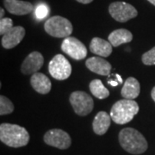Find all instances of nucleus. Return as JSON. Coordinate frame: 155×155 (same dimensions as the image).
<instances>
[{
    "label": "nucleus",
    "instance_id": "5701e85b",
    "mask_svg": "<svg viewBox=\"0 0 155 155\" xmlns=\"http://www.w3.org/2000/svg\"><path fill=\"white\" fill-rule=\"evenodd\" d=\"M48 14V8L46 5H39L35 10V16L39 19H43Z\"/></svg>",
    "mask_w": 155,
    "mask_h": 155
},
{
    "label": "nucleus",
    "instance_id": "f03ea898",
    "mask_svg": "<svg viewBox=\"0 0 155 155\" xmlns=\"http://www.w3.org/2000/svg\"><path fill=\"white\" fill-rule=\"evenodd\" d=\"M0 140L11 147H21L28 144L29 134L26 128L17 124L2 123L0 125Z\"/></svg>",
    "mask_w": 155,
    "mask_h": 155
},
{
    "label": "nucleus",
    "instance_id": "f3484780",
    "mask_svg": "<svg viewBox=\"0 0 155 155\" xmlns=\"http://www.w3.org/2000/svg\"><path fill=\"white\" fill-rule=\"evenodd\" d=\"M140 92V85L139 81L133 77L127 78L123 84L121 91L122 96L125 99H135Z\"/></svg>",
    "mask_w": 155,
    "mask_h": 155
},
{
    "label": "nucleus",
    "instance_id": "6e6552de",
    "mask_svg": "<svg viewBox=\"0 0 155 155\" xmlns=\"http://www.w3.org/2000/svg\"><path fill=\"white\" fill-rule=\"evenodd\" d=\"M43 140L47 145L61 150L67 149L72 144L70 135L66 131L59 128L48 130L44 134Z\"/></svg>",
    "mask_w": 155,
    "mask_h": 155
},
{
    "label": "nucleus",
    "instance_id": "4be33fe9",
    "mask_svg": "<svg viewBox=\"0 0 155 155\" xmlns=\"http://www.w3.org/2000/svg\"><path fill=\"white\" fill-rule=\"evenodd\" d=\"M13 21L11 18L5 17L0 20V34L1 35H4L5 34L13 28Z\"/></svg>",
    "mask_w": 155,
    "mask_h": 155
},
{
    "label": "nucleus",
    "instance_id": "4468645a",
    "mask_svg": "<svg viewBox=\"0 0 155 155\" xmlns=\"http://www.w3.org/2000/svg\"><path fill=\"white\" fill-rule=\"evenodd\" d=\"M30 84L34 90L40 94H48L52 88L49 78L41 72L34 73L30 78Z\"/></svg>",
    "mask_w": 155,
    "mask_h": 155
},
{
    "label": "nucleus",
    "instance_id": "39448f33",
    "mask_svg": "<svg viewBox=\"0 0 155 155\" xmlns=\"http://www.w3.org/2000/svg\"><path fill=\"white\" fill-rule=\"evenodd\" d=\"M70 103L74 112L80 116L89 115L92 111L94 106L92 97L86 92L80 91L72 92L70 96Z\"/></svg>",
    "mask_w": 155,
    "mask_h": 155
},
{
    "label": "nucleus",
    "instance_id": "412c9836",
    "mask_svg": "<svg viewBox=\"0 0 155 155\" xmlns=\"http://www.w3.org/2000/svg\"><path fill=\"white\" fill-rule=\"evenodd\" d=\"M143 64L147 66H153L155 65V47L152 49L146 52L141 57Z\"/></svg>",
    "mask_w": 155,
    "mask_h": 155
},
{
    "label": "nucleus",
    "instance_id": "393cba45",
    "mask_svg": "<svg viewBox=\"0 0 155 155\" xmlns=\"http://www.w3.org/2000/svg\"><path fill=\"white\" fill-rule=\"evenodd\" d=\"M76 1L79 2V3H81V4H84V5H87V4L91 3L93 0H76Z\"/></svg>",
    "mask_w": 155,
    "mask_h": 155
},
{
    "label": "nucleus",
    "instance_id": "1a4fd4ad",
    "mask_svg": "<svg viewBox=\"0 0 155 155\" xmlns=\"http://www.w3.org/2000/svg\"><path fill=\"white\" fill-rule=\"evenodd\" d=\"M61 50L76 61H81L87 56L86 47L77 38L68 36L64 39Z\"/></svg>",
    "mask_w": 155,
    "mask_h": 155
},
{
    "label": "nucleus",
    "instance_id": "9d476101",
    "mask_svg": "<svg viewBox=\"0 0 155 155\" xmlns=\"http://www.w3.org/2000/svg\"><path fill=\"white\" fill-rule=\"evenodd\" d=\"M44 63V58L40 52H32L23 61L21 71L23 74L28 75L35 73L41 68Z\"/></svg>",
    "mask_w": 155,
    "mask_h": 155
},
{
    "label": "nucleus",
    "instance_id": "b1692460",
    "mask_svg": "<svg viewBox=\"0 0 155 155\" xmlns=\"http://www.w3.org/2000/svg\"><path fill=\"white\" fill-rule=\"evenodd\" d=\"M108 84L112 85V86H117L119 84V82L118 81H115V80H109Z\"/></svg>",
    "mask_w": 155,
    "mask_h": 155
},
{
    "label": "nucleus",
    "instance_id": "c85d7f7f",
    "mask_svg": "<svg viewBox=\"0 0 155 155\" xmlns=\"http://www.w3.org/2000/svg\"><path fill=\"white\" fill-rule=\"evenodd\" d=\"M149 3H151L152 5H153L155 6V0H147Z\"/></svg>",
    "mask_w": 155,
    "mask_h": 155
},
{
    "label": "nucleus",
    "instance_id": "aec40b11",
    "mask_svg": "<svg viewBox=\"0 0 155 155\" xmlns=\"http://www.w3.org/2000/svg\"><path fill=\"white\" fill-rule=\"evenodd\" d=\"M14 110V105L11 100L6 97L1 95L0 97V115H8L11 114Z\"/></svg>",
    "mask_w": 155,
    "mask_h": 155
},
{
    "label": "nucleus",
    "instance_id": "9b49d317",
    "mask_svg": "<svg viewBox=\"0 0 155 155\" xmlns=\"http://www.w3.org/2000/svg\"><path fill=\"white\" fill-rule=\"evenodd\" d=\"M25 29L22 26H16L7 31L2 38V46L6 49H11L19 44L24 38Z\"/></svg>",
    "mask_w": 155,
    "mask_h": 155
},
{
    "label": "nucleus",
    "instance_id": "a211bd4d",
    "mask_svg": "<svg viewBox=\"0 0 155 155\" xmlns=\"http://www.w3.org/2000/svg\"><path fill=\"white\" fill-rule=\"evenodd\" d=\"M109 41L113 47H118L124 43H128L133 40V35L125 28H119L112 31L109 35Z\"/></svg>",
    "mask_w": 155,
    "mask_h": 155
},
{
    "label": "nucleus",
    "instance_id": "f8f14e48",
    "mask_svg": "<svg viewBox=\"0 0 155 155\" xmlns=\"http://www.w3.org/2000/svg\"><path fill=\"white\" fill-rule=\"evenodd\" d=\"M85 66L90 71L102 76L110 75L111 71L110 63L101 57H91L85 62Z\"/></svg>",
    "mask_w": 155,
    "mask_h": 155
},
{
    "label": "nucleus",
    "instance_id": "2eb2a0df",
    "mask_svg": "<svg viewBox=\"0 0 155 155\" xmlns=\"http://www.w3.org/2000/svg\"><path fill=\"white\" fill-rule=\"evenodd\" d=\"M112 48L113 46L110 41L99 37H94L90 44L91 52L100 57H109L112 53Z\"/></svg>",
    "mask_w": 155,
    "mask_h": 155
},
{
    "label": "nucleus",
    "instance_id": "7ed1b4c3",
    "mask_svg": "<svg viewBox=\"0 0 155 155\" xmlns=\"http://www.w3.org/2000/svg\"><path fill=\"white\" fill-rule=\"evenodd\" d=\"M138 112L139 105L134 100L122 99L112 106L110 115L114 122L122 125L131 122Z\"/></svg>",
    "mask_w": 155,
    "mask_h": 155
},
{
    "label": "nucleus",
    "instance_id": "a878e982",
    "mask_svg": "<svg viewBox=\"0 0 155 155\" xmlns=\"http://www.w3.org/2000/svg\"><path fill=\"white\" fill-rule=\"evenodd\" d=\"M116 79H117V81L119 82V84H122L123 80H122V77H121L119 74H116Z\"/></svg>",
    "mask_w": 155,
    "mask_h": 155
},
{
    "label": "nucleus",
    "instance_id": "0eeeda50",
    "mask_svg": "<svg viewBox=\"0 0 155 155\" xmlns=\"http://www.w3.org/2000/svg\"><path fill=\"white\" fill-rule=\"evenodd\" d=\"M109 12L116 21L127 22L137 17L138 11L133 5L125 2H114L109 6Z\"/></svg>",
    "mask_w": 155,
    "mask_h": 155
},
{
    "label": "nucleus",
    "instance_id": "6ab92c4d",
    "mask_svg": "<svg viewBox=\"0 0 155 155\" xmlns=\"http://www.w3.org/2000/svg\"><path fill=\"white\" fill-rule=\"evenodd\" d=\"M90 91L98 99H105L110 96V91L103 84L100 79H94L90 83Z\"/></svg>",
    "mask_w": 155,
    "mask_h": 155
},
{
    "label": "nucleus",
    "instance_id": "423d86ee",
    "mask_svg": "<svg viewBox=\"0 0 155 155\" xmlns=\"http://www.w3.org/2000/svg\"><path fill=\"white\" fill-rule=\"evenodd\" d=\"M48 71L54 78L57 80H65L70 77L72 73V67L65 56L57 54L49 62Z\"/></svg>",
    "mask_w": 155,
    "mask_h": 155
},
{
    "label": "nucleus",
    "instance_id": "ddd939ff",
    "mask_svg": "<svg viewBox=\"0 0 155 155\" xmlns=\"http://www.w3.org/2000/svg\"><path fill=\"white\" fill-rule=\"evenodd\" d=\"M4 5L7 11L13 15L24 16L33 11L31 3L21 0H4Z\"/></svg>",
    "mask_w": 155,
    "mask_h": 155
},
{
    "label": "nucleus",
    "instance_id": "f257e3e1",
    "mask_svg": "<svg viewBox=\"0 0 155 155\" xmlns=\"http://www.w3.org/2000/svg\"><path fill=\"white\" fill-rule=\"evenodd\" d=\"M119 142L123 149L132 154H141L148 147L146 138L138 130L132 127H126L121 130Z\"/></svg>",
    "mask_w": 155,
    "mask_h": 155
},
{
    "label": "nucleus",
    "instance_id": "cd10ccee",
    "mask_svg": "<svg viewBox=\"0 0 155 155\" xmlns=\"http://www.w3.org/2000/svg\"><path fill=\"white\" fill-rule=\"evenodd\" d=\"M4 16H5V11H4L3 8H1L0 9V17H1V19L4 18Z\"/></svg>",
    "mask_w": 155,
    "mask_h": 155
},
{
    "label": "nucleus",
    "instance_id": "20e7f679",
    "mask_svg": "<svg viewBox=\"0 0 155 155\" xmlns=\"http://www.w3.org/2000/svg\"><path fill=\"white\" fill-rule=\"evenodd\" d=\"M44 28L48 35L56 38H67L71 35L73 30L71 22L61 16L48 18L45 22Z\"/></svg>",
    "mask_w": 155,
    "mask_h": 155
},
{
    "label": "nucleus",
    "instance_id": "bb28decb",
    "mask_svg": "<svg viewBox=\"0 0 155 155\" xmlns=\"http://www.w3.org/2000/svg\"><path fill=\"white\" fill-rule=\"evenodd\" d=\"M151 96H152V98L155 102V86L153 88L152 91H151Z\"/></svg>",
    "mask_w": 155,
    "mask_h": 155
},
{
    "label": "nucleus",
    "instance_id": "dca6fc26",
    "mask_svg": "<svg viewBox=\"0 0 155 155\" xmlns=\"http://www.w3.org/2000/svg\"><path fill=\"white\" fill-rule=\"evenodd\" d=\"M111 116L105 111H100L95 116L92 127L95 134L98 135H103L108 131L110 126Z\"/></svg>",
    "mask_w": 155,
    "mask_h": 155
}]
</instances>
